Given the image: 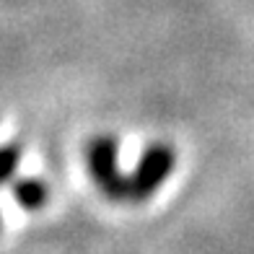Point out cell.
I'll return each mask as SVG.
<instances>
[{
  "label": "cell",
  "mask_w": 254,
  "mask_h": 254,
  "mask_svg": "<svg viewBox=\"0 0 254 254\" xmlns=\"http://www.w3.org/2000/svg\"><path fill=\"white\" fill-rule=\"evenodd\" d=\"M88 169H91V177L99 182V187L109 197H114V200L130 197V177H122L117 169V143H114V137L104 135L91 143Z\"/></svg>",
  "instance_id": "cell-1"
},
{
  "label": "cell",
  "mask_w": 254,
  "mask_h": 254,
  "mask_svg": "<svg viewBox=\"0 0 254 254\" xmlns=\"http://www.w3.org/2000/svg\"><path fill=\"white\" fill-rule=\"evenodd\" d=\"M174 151L169 145H151L143 153L140 164H137L135 174L130 177V197L145 200L169 179V174L174 171Z\"/></svg>",
  "instance_id": "cell-2"
},
{
  "label": "cell",
  "mask_w": 254,
  "mask_h": 254,
  "mask_svg": "<svg viewBox=\"0 0 254 254\" xmlns=\"http://www.w3.org/2000/svg\"><path fill=\"white\" fill-rule=\"evenodd\" d=\"M13 197L18 200V205L24 210H39V207L47 205L50 200V190L42 179H34V177H24V179H16L13 182Z\"/></svg>",
  "instance_id": "cell-3"
},
{
  "label": "cell",
  "mask_w": 254,
  "mask_h": 254,
  "mask_svg": "<svg viewBox=\"0 0 254 254\" xmlns=\"http://www.w3.org/2000/svg\"><path fill=\"white\" fill-rule=\"evenodd\" d=\"M21 156H24V148H21L18 143L0 145V184L13 179V174L21 166Z\"/></svg>",
  "instance_id": "cell-4"
}]
</instances>
